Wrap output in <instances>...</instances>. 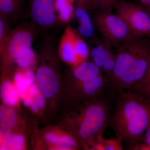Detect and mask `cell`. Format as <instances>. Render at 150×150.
<instances>
[{"label":"cell","instance_id":"obj_7","mask_svg":"<svg viewBox=\"0 0 150 150\" xmlns=\"http://www.w3.org/2000/svg\"><path fill=\"white\" fill-rule=\"evenodd\" d=\"M92 19L101 38L112 46L135 38L122 20L112 12L94 11Z\"/></svg>","mask_w":150,"mask_h":150},{"label":"cell","instance_id":"obj_15","mask_svg":"<svg viewBox=\"0 0 150 150\" xmlns=\"http://www.w3.org/2000/svg\"><path fill=\"white\" fill-rule=\"evenodd\" d=\"M12 75L0 76V99L3 104L23 111L22 109V105Z\"/></svg>","mask_w":150,"mask_h":150},{"label":"cell","instance_id":"obj_19","mask_svg":"<svg viewBox=\"0 0 150 150\" xmlns=\"http://www.w3.org/2000/svg\"><path fill=\"white\" fill-rule=\"evenodd\" d=\"M89 41L88 46L90 61L101 70L103 61L106 52L109 48L113 46L105 41L102 38L95 35L89 39Z\"/></svg>","mask_w":150,"mask_h":150},{"label":"cell","instance_id":"obj_12","mask_svg":"<svg viewBox=\"0 0 150 150\" xmlns=\"http://www.w3.org/2000/svg\"><path fill=\"white\" fill-rule=\"evenodd\" d=\"M22 105L38 122L45 125L51 124L45 97L35 82L20 97Z\"/></svg>","mask_w":150,"mask_h":150},{"label":"cell","instance_id":"obj_8","mask_svg":"<svg viewBox=\"0 0 150 150\" xmlns=\"http://www.w3.org/2000/svg\"><path fill=\"white\" fill-rule=\"evenodd\" d=\"M114 9L134 37L150 36V14L146 8L120 0Z\"/></svg>","mask_w":150,"mask_h":150},{"label":"cell","instance_id":"obj_14","mask_svg":"<svg viewBox=\"0 0 150 150\" xmlns=\"http://www.w3.org/2000/svg\"><path fill=\"white\" fill-rule=\"evenodd\" d=\"M75 17L79 23L78 33L82 37L91 39L95 35V26L89 12L87 0H76Z\"/></svg>","mask_w":150,"mask_h":150},{"label":"cell","instance_id":"obj_28","mask_svg":"<svg viewBox=\"0 0 150 150\" xmlns=\"http://www.w3.org/2000/svg\"><path fill=\"white\" fill-rule=\"evenodd\" d=\"M130 150H150V145L144 144V143H139L138 144L134 146Z\"/></svg>","mask_w":150,"mask_h":150},{"label":"cell","instance_id":"obj_9","mask_svg":"<svg viewBox=\"0 0 150 150\" xmlns=\"http://www.w3.org/2000/svg\"><path fill=\"white\" fill-rule=\"evenodd\" d=\"M40 134L46 150H82L76 137L56 123L46 125L40 129Z\"/></svg>","mask_w":150,"mask_h":150},{"label":"cell","instance_id":"obj_1","mask_svg":"<svg viewBox=\"0 0 150 150\" xmlns=\"http://www.w3.org/2000/svg\"><path fill=\"white\" fill-rule=\"evenodd\" d=\"M114 98L109 93L86 100L59 113L54 123L71 133L82 150H91L109 126Z\"/></svg>","mask_w":150,"mask_h":150},{"label":"cell","instance_id":"obj_2","mask_svg":"<svg viewBox=\"0 0 150 150\" xmlns=\"http://www.w3.org/2000/svg\"><path fill=\"white\" fill-rule=\"evenodd\" d=\"M150 121V103L136 92L124 91L113 100L109 126L130 150L142 142Z\"/></svg>","mask_w":150,"mask_h":150},{"label":"cell","instance_id":"obj_25","mask_svg":"<svg viewBox=\"0 0 150 150\" xmlns=\"http://www.w3.org/2000/svg\"><path fill=\"white\" fill-rule=\"evenodd\" d=\"M130 90L136 92L150 103V83L143 85L135 86Z\"/></svg>","mask_w":150,"mask_h":150},{"label":"cell","instance_id":"obj_20","mask_svg":"<svg viewBox=\"0 0 150 150\" xmlns=\"http://www.w3.org/2000/svg\"><path fill=\"white\" fill-rule=\"evenodd\" d=\"M74 3L69 0H54V10L57 22L69 23L75 17Z\"/></svg>","mask_w":150,"mask_h":150},{"label":"cell","instance_id":"obj_27","mask_svg":"<svg viewBox=\"0 0 150 150\" xmlns=\"http://www.w3.org/2000/svg\"><path fill=\"white\" fill-rule=\"evenodd\" d=\"M142 143L150 145V121L143 136Z\"/></svg>","mask_w":150,"mask_h":150},{"label":"cell","instance_id":"obj_4","mask_svg":"<svg viewBox=\"0 0 150 150\" xmlns=\"http://www.w3.org/2000/svg\"><path fill=\"white\" fill-rule=\"evenodd\" d=\"M57 46L56 38L45 33L40 41L35 71V82L46 98L51 123L57 115L63 73Z\"/></svg>","mask_w":150,"mask_h":150},{"label":"cell","instance_id":"obj_17","mask_svg":"<svg viewBox=\"0 0 150 150\" xmlns=\"http://www.w3.org/2000/svg\"><path fill=\"white\" fill-rule=\"evenodd\" d=\"M35 127L31 130H20L14 131L7 137L3 138L0 145V150L28 149L30 147V137Z\"/></svg>","mask_w":150,"mask_h":150},{"label":"cell","instance_id":"obj_10","mask_svg":"<svg viewBox=\"0 0 150 150\" xmlns=\"http://www.w3.org/2000/svg\"><path fill=\"white\" fill-rule=\"evenodd\" d=\"M36 121L23 111L3 103L0 104V136L3 139L15 131L32 129Z\"/></svg>","mask_w":150,"mask_h":150},{"label":"cell","instance_id":"obj_16","mask_svg":"<svg viewBox=\"0 0 150 150\" xmlns=\"http://www.w3.org/2000/svg\"><path fill=\"white\" fill-rule=\"evenodd\" d=\"M0 12L19 24L28 15L27 0H0Z\"/></svg>","mask_w":150,"mask_h":150},{"label":"cell","instance_id":"obj_5","mask_svg":"<svg viewBox=\"0 0 150 150\" xmlns=\"http://www.w3.org/2000/svg\"><path fill=\"white\" fill-rule=\"evenodd\" d=\"M38 30L31 23L24 22L11 29L0 56V76L11 75L16 68H21L29 61Z\"/></svg>","mask_w":150,"mask_h":150},{"label":"cell","instance_id":"obj_21","mask_svg":"<svg viewBox=\"0 0 150 150\" xmlns=\"http://www.w3.org/2000/svg\"><path fill=\"white\" fill-rule=\"evenodd\" d=\"M90 11L112 12L120 0H87Z\"/></svg>","mask_w":150,"mask_h":150},{"label":"cell","instance_id":"obj_13","mask_svg":"<svg viewBox=\"0 0 150 150\" xmlns=\"http://www.w3.org/2000/svg\"><path fill=\"white\" fill-rule=\"evenodd\" d=\"M77 31L70 25H67L58 43L57 51L62 62L69 67H76L81 63L77 56L76 37Z\"/></svg>","mask_w":150,"mask_h":150},{"label":"cell","instance_id":"obj_29","mask_svg":"<svg viewBox=\"0 0 150 150\" xmlns=\"http://www.w3.org/2000/svg\"><path fill=\"white\" fill-rule=\"evenodd\" d=\"M147 10H150V0H139Z\"/></svg>","mask_w":150,"mask_h":150},{"label":"cell","instance_id":"obj_22","mask_svg":"<svg viewBox=\"0 0 150 150\" xmlns=\"http://www.w3.org/2000/svg\"><path fill=\"white\" fill-rule=\"evenodd\" d=\"M110 47L108 50L102 62L101 71L107 79L110 77L115 64L116 54Z\"/></svg>","mask_w":150,"mask_h":150},{"label":"cell","instance_id":"obj_30","mask_svg":"<svg viewBox=\"0 0 150 150\" xmlns=\"http://www.w3.org/2000/svg\"><path fill=\"white\" fill-rule=\"evenodd\" d=\"M3 138L1 136H0V145H1V143L2 141Z\"/></svg>","mask_w":150,"mask_h":150},{"label":"cell","instance_id":"obj_23","mask_svg":"<svg viewBox=\"0 0 150 150\" xmlns=\"http://www.w3.org/2000/svg\"><path fill=\"white\" fill-rule=\"evenodd\" d=\"M8 17L0 12V56L2 52L6 40L11 29L10 22Z\"/></svg>","mask_w":150,"mask_h":150},{"label":"cell","instance_id":"obj_11","mask_svg":"<svg viewBox=\"0 0 150 150\" xmlns=\"http://www.w3.org/2000/svg\"><path fill=\"white\" fill-rule=\"evenodd\" d=\"M27 6L31 23L39 30L45 33L57 22L54 0H27Z\"/></svg>","mask_w":150,"mask_h":150},{"label":"cell","instance_id":"obj_3","mask_svg":"<svg viewBox=\"0 0 150 150\" xmlns=\"http://www.w3.org/2000/svg\"><path fill=\"white\" fill-rule=\"evenodd\" d=\"M109 93L107 78L90 60L76 67H69L62 73L56 117L86 100Z\"/></svg>","mask_w":150,"mask_h":150},{"label":"cell","instance_id":"obj_18","mask_svg":"<svg viewBox=\"0 0 150 150\" xmlns=\"http://www.w3.org/2000/svg\"><path fill=\"white\" fill-rule=\"evenodd\" d=\"M12 78L20 97L35 83L34 69L16 68L13 72Z\"/></svg>","mask_w":150,"mask_h":150},{"label":"cell","instance_id":"obj_31","mask_svg":"<svg viewBox=\"0 0 150 150\" xmlns=\"http://www.w3.org/2000/svg\"><path fill=\"white\" fill-rule=\"evenodd\" d=\"M70 1L74 3L76 1V0H69Z\"/></svg>","mask_w":150,"mask_h":150},{"label":"cell","instance_id":"obj_6","mask_svg":"<svg viewBox=\"0 0 150 150\" xmlns=\"http://www.w3.org/2000/svg\"><path fill=\"white\" fill-rule=\"evenodd\" d=\"M139 38L135 37L115 46V64L111 75L107 79L109 90L113 96L133 87L131 72Z\"/></svg>","mask_w":150,"mask_h":150},{"label":"cell","instance_id":"obj_26","mask_svg":"<svg viewBox=\"0 0 150 150\" xmlns=\"http://www.w3.org/2000/svg\"><path fill=\"white\" fill-rule=\"evenodd\" d=\"M149 83H150V56L148 69L146 74H145L142 80L140 81L139 83H137L135 86L143 85Z\"/></svg>","mask_w":150,"mask_h":150},{"label":"cell","instance_id":"obj_32","mask_svg":"<svg viewBox=\"0 0 150 150\" xmlns=\"http://www.w3.org/2000/svg\"><path fill=\"white\" fill-rule=\"evenodd\" d=\"M147 10L149 12V13H150V10Z\"/></svg>","mask_w":150,"mask_h":150},{"label":"cell","instance_id":"obj_24","mask_svg":"<svg viewBox=\"0 0 150 150\" xmlns=\"http://www.w3.org/2000/svg\"><path fill=\"white\" fill-rule=\"evenodd\" d=\"M122 143L121 140L116 138L108 139L103 138L101 139V144L103 150H123Z\"/></svg>","mask_w":150,"mask_h":150}]
</instances>
